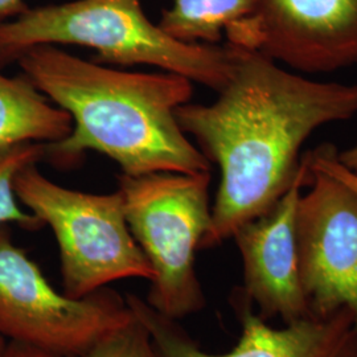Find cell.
<instances>
[{"label": "cell", "instance_id": "18", "mask_svg": "<svg viewBox=\"0 0 357 357\" xmlns=\"http://www.w3.org/2000/svg\"><path fill=\"white\" fill-rule=\"evenodd\" d=\"M337 156L343 165L357 172V144L343 153H337Z\"/></svg>", "mask_w": 357, "mask_h": 357}, {"label": "cell", "instance_id": "16", "mask_svg": "<svg viewBox=\"0 0 357 357\" xmlns=\"http://www.w3.org/2000/svg\"><path fill=\"white\" fill-rule=\"evenodd\" d=\"M1 357H59L48 352L40 351L38 348L17 343H7Z\"/></svg>", "mask_w": 357, "mask_h": 357}, {"label": "cell", "instance_id": "12", "mask_svg": "<svg viewBox=\"0 0 357 357\" xmlns=\"http://www.w3.org/2000/svg\"><path fill=\"white\" fill-rule=\"evenodd\" d=\"M255 4V0H174L158 26L180 43L218 45L230 26L253 13Z\"/></svg>", "mask_w": 357, "mask_h": 357}, {"label": "cell", "instance_id": "1", "mask_svg": "<svg viewBox=\"0 0 357 357\" xmlns=\"http://www.w3.org/2000/svg\"><path fill=\"white\" fill-rule=\"evenodd\" d=\"M217 93L215 102L176 109L178 126L221 172L200 249L231 238L281 199L301 169V150L314 131L357 115V84L310 79L238 47L229 79Z\"/></svg>", "mask_w": 357, "mask_h": 357}, {"label": "cell", "instance_id": "13", "mask_svg": "<svg viewBox=\"0 0 357 357\" xmlns=\"http://www.w3.org/2000/svg\"><path fill=\"white\" fill-rule=\"evenodd\" d=\"M45 146L41 142H24L0 150V227L16 224L26 230L44 228L38 217L17 204L13 180L20 169L45 158Z\"/></svg>", "mask_w": 357, "mask_h": 357}, {"label": "cell", "instance_id": "4", "mask_svg": "<svg viewBox=\"0 0 357 357\" xmlns=\"http://www.w3.org/2000/svg\"><path fill=\"white\" fill-rule=\"evenodd\" d=\"M125 215L153 271L147 303L180 320L200 311L205 296L196 253L211 227L209 172L119 175Z\"/></svg>", "mask_w": 357, "mask_h": 357}, {"label": "cell", "instance_id": "8", "mask_svg": "<svg viewBox=\"0 0 357 357\" xmlns=\"http://www.w3.org/2000/svg\"><path fill=\"white\" fill-rule=\"evenodd\" d=\"M308 185L296 209V245L311 314L328 317L345 308L357 326V197L311 168Z\"/></svg>", "mask_w": 357, "mask_h": 357}, {"label": "cell", "instance_id": "6", "mask_svg": "<svg viewBox=\"0 0 357 357\" xmlns=\"http://www.w3.org/2000/svg\"><path fill=\"white\" fill-rule=\"evenodd\" d=\"M134 319L126 296L105 287L85 298L59 293L0 227V337L59 357L88 352Z\"/></svg>", "mask_w": 357, "mask_h": 357}, {"label": "cell", "instance_id": "2", "mask_svg": "<svg viewBox=\"0 0 357 357\" xmlns=\"http://www.w3.org/2000/svg\"><path fill=\"white\" fill-rule=\"evenodd\" d=\"M23 75L72 116L70 134L47 143L53 166H75L86 151L113 159L122 175L209 172L211 162L178 126L176 109L192 97V81L175 73H143L86 61L57 45L22 53Z\"/></svg>", "mask_w": 357, "mask_h": 357}, {"label": "cell", "instance_id": "11", "mask_svg": "<svg viewBox=\"0 0 357 357\" xmlns=\"http://www.w3.org/2000/svg\"><path fill=\"white\" fill-rule=\"evenodd\" d=\"M72 128L69 113L53 105L24 75L0 72V150L24 142L61 141Z\"/></svg>", "mask_w": 357, "mask_h": 357}, {"label": "cell", "instance_id": "3", "mask_svg": "<svg viewBox=\"0 0 357 357\" xmlns=\"http://www.w3.org/2000/svg\"><path fill=\"white\" fill-rule=\"evenodd\" d=\"M38 45H79L98 64L151 65L215 91L229 79L234 47L185 44L166 35L141 0H75L28 8L0 22V68Z\"/></svg>", "mask_w": 357, "mask_h": 357}, {"label": "cell", "instance_id": "14", "mask_svg": "<svg viewBox=\"0 0 357 357\" xmlns=\"http://www.w3.org/2000/svg\"><path fill=\"white\" fill-rule=\"evenodd\" d=\"M134 314V312H132ZM77 357H160L155 349L147 328L134 315V319L112 332L88 352Z\"/></svg>", "mask_w": 357, "mask_h": 357}, {"label": "cell", "instance_id": "7", "mask_svg": "<svg viewBox=\"0 0 357 357\" xmlns=\"http://www.w3.org/2000/svg\"><path fill=\"white\" fill-rule=\"evenodd\" d=\"M225 38L294 70L331 73L357 65V0H255Z\"/></svg>", "mask_w": 357, "mask_h": 357}, {"label": "cell", "instance_id": "10", "mask_svg": "<svg viewBox=\"0 0 357 357\" xmlns=\"http://www.w3.org/2000/svg\"><path fill=\"white\" fill-rule=\"evenodd\" d=\"M308 178L306 155L281 199L231 237L243 258V294L258 306V315L264 319L280 318L289 324L312 317L302 286L296 245V209Z\"/></svg>", "mask_w": 357, "mask_h": 357}, {"label": "cell", "instance_id": "9", "mask_svg": "<svg viewBox=\"0 0 357 357\" xmlns=\"http://www.w3.org/2000/svg\"><path fill=\"white\" fill-rule=\"evenodd\" d=\"M134 315L147 328L160 357H356L357 326L354 314L340 310L328 317H308L273 328L252 307L240 306L241 335L228 354L205 352L191 336L153 310L139 296L126 295Z\"/></svg>", "mask_w": 357, "mask_h": 357}, {"label": "cell", "instance_id": "17", "mask_svg": "<svg viewBox=\"0 0 357 357\" xmlns=\"http://www.w3.org/2000/svg\"><path fill=\"white\" fill-rule=\"evenodd\" d=\"M28 8L24 0H0V22L13 20Z\"/></svg>", "mask_w": 357, "mask_h": 357}, {"label": "cell", "instance_id": "20", "mask_svg": "<svg viewBox=\"0 0 357 357\" xmlns=\"http://www.w3.org/2000/svg\"><path fill=\"white\" fill-rule=\"evenodd\" d=\"M357 357V356H356Z\"/></svg>", "mask_w": 357, "mask_h": 357}, {"label": "cell", "instance_id": "5", "mask_svg": "<svg viewBox=\"0 0 357 357\" xmlns=\"http://www.w3.org/2000/svg\"><path fill=\"white\" fill-rule=\"evenodd\" d=\"M13 188L56 237L63 293L85 298L119 280L153 281V268L128 228L118 190L106 195L69 190L45 178L36 165L17 172Z\"/></svg>", "mask_w": 357, "mask_h": 357}, {"label": "cell", "instance_id": "19", "mask_svg": "<svg viewBox=\"0 0 357 357\" xmlns=\"http://www.w3.org/2000/svg\"><path fill=\"white\" fill-rule=\"evenodd\" d=\"M6 347H7V342H6L4 339H1V337H0V357L3 356Z\"/></svg>", "mask_w": 357, "mask_h": 357}, {"label": "cell", "instance_id": "15", "mask_svg": "<svg viewBox=\"0 0 357 357\" xmlns=\"http://www.w3.org/2000/svg\"><path fill=\"white\" fill-rule=\"evenodd\" d=\"M307 159L311 169L335 178L357 197V172L340 162L337 151L332 146H321L317 151L308 153Z\"/></svg>", "mask_w": 357, "mask_h": 357}]
</instances>
